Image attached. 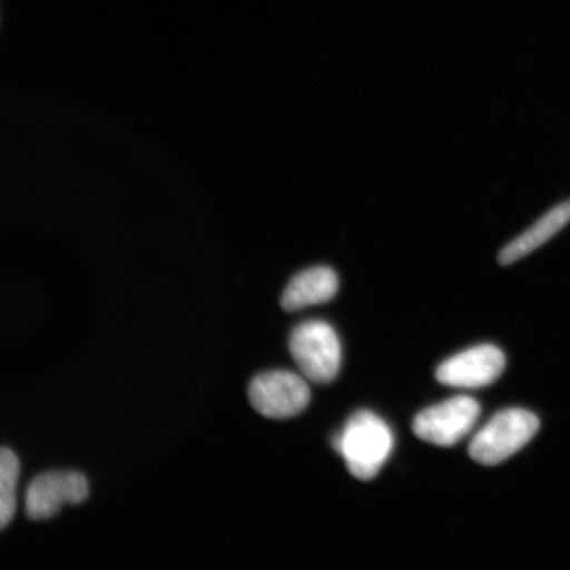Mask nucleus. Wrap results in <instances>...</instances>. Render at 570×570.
I'll return each mask as SVG.
<instances>
[{
    "mask_svg": "<svg viewBox=\"0 0 570 570\" xmlns=\"http://www.w3.org/2000/svg\"><path fill=\"white\" fill-rule=\"evenodd\" d=\"M332 444L345 460L356 480L372 481L394 449V434L383 419L372 411H358L347 420Z\"/></svg>",
    "mask_w": 570,
    "mask_h": 570,
    "instance_id": "nucleus-1",
    "label": "nucleus"
},
{
    "mask_svg": "<svg viewBox=\"0 0 570 570\" xmlns=\"http://www.w3.org/2000/svg\"><path fill=\"white\" fill-rule=\"evenodd\" d=\"M539 428L534 413L520 409L504 410L475 433L469 445V455L481 465H499L529 444Z\"/></svg>",
    "mask_w": 570,
    "mask_h": 570,
    "instance_id": "nucleus-2",
    "label": "nucleus"
},
{
    "mask_svg": "<svg viewBox=\"0 0 570 570\" xmlns=\"http://www.w3.org/2000/svg\"><path fill=\"white\" fill-rule=\"evenodd\" d=\"M289 352L306 380L327 384L336 380L342 346L336 331L325 321H305L292 331Z\"/></svg>",
    "mask_w": 570,
    "mask_h": 570,
    "instance_id": "nucleus-3",
    "label": "nucleus"
},
{
    "mask_svg": "<svg viewBox=\"0 0 570 570\" xmlns=\"http://www.w3.org/2000/svg\"><path fill=\"white\" fill-rule=\"evenodd\" d=\"M480 416V403L460 395L419 412L413 419L412 430L424 443L451 448L473 431Z\"/></svg>",
    "mask_w": 570,
    "mask_h": 570,
    "instance_id": "nucleus-4",
    "label": "nucleus"
},
{
    "mask_svg": "<svg viewBox=\"0 0 570 570\" xmlns=\"http://www.w3.org/2000/svg\"><path fill=\"white\" fill-rule=\"evenodd\" d=\"M253 409L267 419H291L308 407L311 390L304 376L268 372L255 377L248 389Z\"/></svg>",
    "mask_w": 570,
    "mask_h": 570,
    "instance_id": "nucleus-5",
    "label": "nucleus"
},
{
    "mask_svg": "<svg viewBox=\"0 0 570 570\" xmlns=\"http://www.w3.org/2000/svg\"><path fill=\"white\" fill-rule=\"evenodd\" d=\"M89 494V482L81 473H45L36 476L27 489L26 514L32 520L51 519L63 505L81 504Z\"/></svg>",
    "mask_w": 570,
    "mask_h": 570,
    "instance_id": "nucleus-6",
    "label": "nucleus"
},
{
    "mask_svg": "<svg viewBox=\"0 0 570 570\" xmlns=\"http://www.w3.org/2000/svg\"><path fill=\"white\" fill-rule=\"evenodd\" d=\"M505 367V356L494 345H479L468 348L441 363L436 380L448 387L476 390L490 386Z\"/></svg>",
    "mask_w": 570,
    "mask_h": 570,
    "instance_id": "nucleus-7",
    "label": "nucleus"
},
{
    "mask_svg": "<svg viewBox=\"0 0 570 570\" xmlns=\"http://www.w3.org/2000/svg\"><path fill=\"white\" fill-rule=\"evenodd\" d=\"M570 224V198L546 212L524 232L509 242L498 254L501 266H511L547 244Z\"/></svg>",
    "mask_w": 570,
    "mask_h": 570,
    "instance_id": "nucleus-8",
    "label": "nucleus"
},
{
    "mask_svg": "<svg viewBox=\"0 0 570 570\" xmlns=\"http://www.w3.org/2000/svg\"><path fill=\"white\" fill-rule=\"evenodd\" d=\"M338 292V277L331 267L318 266L302 271L288 283L282 296L285 312L331 302Z\"/></svg>",
    "mask_w": 570,
    "mask_h": 570,
    "instance_id": "nucleus-9",
    "label": "nucleus"
},
{
    "mask_svg": "<svg viewBox=\"0 0 570 570\" xmlns=\"http://www.w3.org/2000/svg\"><path fill=\"white\" fill-rule=\"evenodd\" d=\"M20 463L17 454L0 448V531L12 522L18 508Z\"/></svg>",
    "mask_w": 570,
    "mask_h": 570,
    "instance_id": "nucleus-10",
    "label": "nucleus"
}]
</instances>
